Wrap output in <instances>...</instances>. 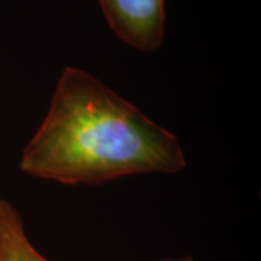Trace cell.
Wrapping results in <instances>:
<instances>
[{
  "instance_id": "6da1fadb",
  "label": "cell",
  "mask_w": 261,
  "mask_h": 261,
  "mask_svg": "<svg viewBox=\"0 0 261 261\" xmlns=\"http://www.w3.org/2000/svg\"><path fill=\"white\" fill-rule=\"evenodd\" d=\"M21 171L65 185H100L187 167L177 137L83 69L62 71Z\"/></svg>"
},
{
  "instance_id": "7a4b0ae2",
  "label": "cell",
  "mask_w": 261,
  "mask_h": 261,
  "mask_svg": "<svg viewBox=\"0 0 261 261\" xmlns=\"http://www.w3.org/2000/svg\"><path fill=\"white\" fill-rule=\"evenodd\" d=\"M116 37L139 51L162 45L166 29L165 0H98Z\"/></svg>"
},
{
  "instance_id": "3957f363",
  "label": "cell",
  "mask_w": 261,
  "mask_h": 261,
  "mask_svg": "<svg viewBox=\"0 0 261 261\" xmlns=\"http://www.w3.org/2000/svg\"><path fill=\"white\" fill-rule=\"evenodd\" d=\"M0 261H50L38 252L11 202L0 200Z\"/></svg>"
},
{
  "instance_id": "277c9868",
  "label": "cell",
  "mask_w": 261,
  "mask_h": 261,
  "mask_svg": "<svg viewBox=\"0 0 261 261\" xmlns=\"http://www.w3.org/2000/svg\"><path fill=\"white\" fill-rule=\"evenodd\" d=\"M156 261H196L191 255H185L180 257H174V259H162V260H156Z\"/></svg>"
}]
</instances>
